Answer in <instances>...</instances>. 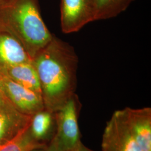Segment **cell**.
Wrapping results in <instances>:
<instances>
[{"label":"cell","mask_w":151,"mask_h":151,"mask_svg":"<svg viewBox=\"0 0 151 151\" xmlns=\"http://www.w3.org/2000/svg\"><path fill=\"white\" fill-rule=\"evenodd\" d=\"M135 0H93L95 21L112 19L125 11Z\"/></svg>","instance_id":"cell-12"},{"label":"cell","mask_w":151,"mask_h":151,"mask_svg":"<svg viewBox=\"0 0 151 151\" xmlns=\"http://www.w3.org/2000/svg\"><path fill=\"white\" fill-rule=\"evenodd\" d=\"M32 116L17 110L9 103L0 110V146L13 139L29 125Z\"/></svg>","instance_id":"cell-8"},{"label":"cell","mask_w":151,"mask_h":151,"mask_svg":"<svg viewBox=\"0 0 151 151\" xmlns=\"http://www.w3.org/2000/svg\"><path fill=\"white\" fill-rule=\"evenodd\" d=\"M81 104L75 93L64 105L55 112L56 132L54 139L66 151H73L80 140L78 118Z\"/></svg>","instance_id":"cell-3"},{"label":"cell","mask_w":151,"mask_h":151,"mask_svg":"<svg viewBox=\"0 0 151 151\" xmlns=\"http://www.w3.org/2000/svg\"><path fill=\"white\" fill-rule=\"evenodd\" d=\"M120 112L140 148L143 151H151V108L127 107Z\"/></svg>","instance_id":"cell-7"},{"label":"cell","mask_w":151,"mask_h":151,"mask_svg":"<svg viewBox=\"0 0 151 151\" xmlns=\"http://www.w3.org/2000/svg\"><path fill=\"white\" fill-rule=\"evenodd\" d=\"M102 151H143L132 134L120 110L114 113L103 133Z\"/></svg>","instance_id":"cell-5"},{"label":"cell","mask_w":151,"mask_h":151,"mask_svg":"<svg viewBox=\"0 0 151 151\" xmlns=\"http://www.w3.org/2000/svg\"><path fill=\"white\" fill-rule=\"evenodd\" d=\"M9 103H10L8 101V100L4 96V95L0 92V110Z\"/></svg>","instance_id":"cell-16"},{"label":"cell","mask_w":151,"mask_h":151,"mask_svg":"<svg viewBox=\"0 0 151 151\" xmlns=\"http://www.w3.org/2000/svg\"><path fill=\"white\" fill-rule=\"evenodd\" d=\"M0 19L12 24L32 60L53 38L41 16L38 0H0Z\"/></svg>","instance_id":"cell-2"},{"label":"cell","mask_w":151,"mask_h":151,"mask_svg":"<svg viewBox=\"0 0 151 151\" xmlns=\"http://www.w3.org/2000/svg\"><path fill=\"white\" fill-rule=\"evenodd\" d=\"M45 151H66L62 149L59 145L57 143L56 140H55L54 138L51 140L50 143L48 147H47L45 148Z\"/></svg>","instance_id":"cell-14"},{"label":"cell","mask_w":151,"mask_h":151,"mask_svg":"<svg viewBox=\"0 0 151 151\" xmlns=\"http://www.w3.org/2000/svg\"><path fill=\"white\" fill-rule=\"evenodd\" d=\"M29 125L13 139L0 146V151H34L45 149L47 146L44 143L39 142L32 138L30 133Z\"/></svg>","instance_id":"cell-13"},{"label":"cell","mask_w":151,"mask_h":151,"mask_svg":"<svg viewBox=\"0 0 151 151\" xmlns=\"http://www.w3.org/2000/svg\"><path fill=\"white\" fill-rule=\"evenodd\" d=\"M32 62V59L18 39L9 35H0L1 65H16Z\"/></svg>","instance_id":"cell-10"},{"label":"cell","mask_w":151,"mask_h":151,"mask_svg":"<svg viewBox=\"0 0 151 151\" xmlns=\"http://www.w3.org/2000/svg\"><path fill=\"white\" fill-rule=\"evenodd\" d=\"M0 92L9 103L29 116L45 109L42 96L0 72Z\"/></svg>","instance_id":"cell-4"},{"label":"cell","mask_w":151,"mask_h":151,"mask_svg":"<svg viewBox=\"0 0 151 151\" xmlns=\"http://www.w3.org/2000/svg\"><path fill=\"white\" fill-rule=\"evenodd\" d=\"M55 124V114L45 109L32 116L30 133L35 140L43 143L52 134Z\"/></svg>","instance_id":"cell-11"},{"label":"cell","mask_w":151,"mask_h":151,"mask_svg":"<svg viewBox=\"0 0 151 151\" xmlns=\"http://www.w3.org/2000/svg\"><path fill=\"white\" fill-rule=\"evenodd\" d=\"M95 21L93 0H61L60 24L63 32H77Z\"/></svg>","instance_id":"cell-6"},{"label":"cell","mask_w":151,"mask_h":151,"mask_svg":"<svg viewBox=\"0 0 151 151\" xmlns=\"http://www.w3.org/2000/svg\"><path fill=\"white\" fill-rule=\"evenodd\" d=\"M73 151H94L92 150L91 149L87 148V147L85 146L81 141L78 143L77 146L75 148Z\"/></svg>","instance_id":"cell-15"},{"label":"cell","mask_w":151,"mask_h":151,"mask_svg":"<svg viewBox=\"0 0 151 151\" xmlns=\"http://www.w3.org/2000/svg\"><path fill=\"white\" fill-rule=\"evenodd\" d=\"M0 72L42 96L38 74L32 62L12 65L0 64Z\"/></svg>","instance_id":"cell-9"},{"label":"cell","mask_w":151,"mask_h":151,"mask_svg":"<svg viewBox=\"0 0 151 151\" xmlns=\"http://www.w3.org/2000/svg\"><path fill=\"white\" fill-rule=\"evenodd\" d=\"M45 109L55 113L75 93L78 59L70 44L53 37L32 59Z\"/></svg>","instance_id":"cell-1"}]
</instances>
